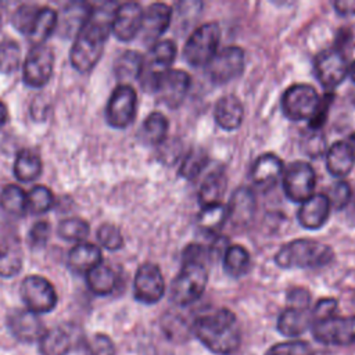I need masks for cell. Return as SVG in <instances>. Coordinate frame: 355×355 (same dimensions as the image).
I'll return each mask as SVG.
<instances>
[{
	"mask_svg": "<svg viewBox=\"0 0 355 355\" xmlns=\"http://www.w3.org/2000/svg\"><path fill=\"white\" fill-rule=\"evenodd\" d=\"M118 6L114 1L93 6L87 22L76 35L71 49V64L76 71L86 73L98 62L104 44L111 33L112 19Z\"/></svg>",
	"mask_w": 355,
	"mask_h": 355,
	"instance_id": "6da1fadb",
	"label": "cell"
},
{
	"mask_svg": "<svg viewBox=\"0 0 355 355\" xmlns=\"http://www.w3.org/2000/svg\"><path fill=\"white\" fill-rule=\"evenodd\" d=\"M193 333L201 344L216 355L236 352L241 341L237 318L226 308L198 315L193 322Z\"/></svg>",
	"mask_w": 355,
	"mask_h": 355,
	"instance_id": "7a4b0ae2",
	"label": "cell"
},
{
	"mask_svg": "<svg viewBox=\"0 0 355 355\" xmlns=\"http://www.w3.org/2000/svg\"><path fill=\"white\" fill-rule=\"evenodd\" d=\"M334 258L333 248L312 239H297L280 247L275 262L283 269L320 268L329 265Z\"/></svg>",
	"mask_w": 355,
	"mask_h": 355,
	"instance_id": "3957f363",
	"label": "cell"
},
{
	"mask_svg": "<svg viewBox=\"0 0 355 355\" xmlns=\"http://www.w3.org/2000/svg\"><path fill=\"white\" fill-rule=\"evenodd\" d=\"M208 272L204 262L183 261L182 268L171 286V298L178 305H190L204 293Z\"/></svg>",
	"mask_w": 355,
	"mask_h": 355,
	"instance_id": "277c9868",
	"label": "cell"
},
{
	"mask_svg": "<svg viewBox=\"0 0 355 355\" xmlns=\"http://www.w3.org/2000/svg\"><path fill=\"white\" fill-rule=\"evenodd\" d=\"M220 28L216 22L200 25L187 39L183 57L191 67H207L218 53Z\"/></svg>",
	"mask_w": 355,
	"mask_h": 355,
	"instance_id": "5b68a950",
	"label": "cell"
},
{
	"mask_svg": "<svg viewBox=\"0 0 355 355\" xmlns=\"http://www.w3.org/2000/svg\"><path fill=\"white\" fill-rule=\"evenodd\" d=\"M176 44L172 40H159L151 46L148 53L143 57L139 80L143 89L154 92L159 79L171 69L176 57Z\"/></svg>",
	"mask_w": 355,
	"mask_h": 355,
	"instance_id": "8992f818",
	"label": "cell"
},
{
	"mask_svg": "<svg viewBox=\"0 0 355 355\" xmlns=\"http://www.w3.org/2000/svg\"><path fill=\"white\" fill-rule=\"evenodd\" d=\"M280 104L284 116L290 121H311L320 104V97L313 86L295 83L286 89Z\"/></svg>",
	"mask_w": 355,
	"mask_h": 355,
	"instance_id": "52a82bcc",
	"label": "cell"
},
{
	"mask_svg": "<svg viewBox=\"0 0 355 355\" xmlns=\"http://www.w3.org/2000/svg\"><path fill=\"white\" fill-rule=\"evenodd\" d=\"M286 197L294 202H304L315 194L316 173L305 161H294L284 168L282 175Z\"/></svg>",
	"mask_w": 355,
	"mask_h": 355,
	"instance_id": "ba28073f",
	"label": "cell"
},
{
	"mask_svg": "<svg viewBox=\"0 0 355 355\" xmlns=\"http://www.w3.org/2000/svg\"><path fill=\"white\" fill-rule=\"evenodd\" d=\"M312 334L324 345H354L355 316H329L312 322Z\"/></svg>",
	"mask_w": 355,
	"mask_h": 355,
	"instance_id": "9c48e42d",
	"label": "cell"
},
{
	"mask_svg": "<svg viewBox=\"0 0 355 355\" xmlns=\"http://www.w3.org/2000/svg\"><path fill=\"white\" fill-rule=\"evenodd\" d=\"M19 294L26 309L33 313L50 312L57 305L55 288L46 277L37 275L26 276L22 280Z\"/></svg>",
	"mask_w": 355,
	"mask_h": 355,
	"instance_id": "30bf717a",
	"label": "cell"
},
{
	"mask_svg": "<svg viewBox=\"0 0 355 355\" xmlns=\"http://www.w3.org/2000/svg\"><path fill=\"white\" fill-rule=\"evenodd\" d=\"M137 108V94L136 90L128 85H118L110 96L105 116L111 126L116 129H123L129 126L135 116Z\"/></svg>",
	"mask_w": 355,
	"mask_h": 355,
	"instance_id": "8fae6325",
	"label": "cell"
},
{
	"mask_svg": "<svg viewBox=\"0 0 355 355\" xmlns=\"http://www.w3.org/2000/svg\"><path fill=\"white\" fill-rule=\"evenodd\" d=\"M54 67V53L46 44L33 46L25 60L22 67L24 82L31 87H43L53 75Z\"/></svg>",
	"mask_w": 355,
	"mask_h": 355,
	"instance_id": "7c38bea8",
	"label": "cell"
},
{
	"mask_svg": "<svg viewBox=\"0 0 355 355\" xmlns=\"http://www.w3.org/2000/svg\"><path fill=\"white\" fill-rule=\"evenodd\" d=\"M349 64L340 49H330L319 53L315 58V72L326 90H333L348 76Z\"/></svg>",
	"mask_w": 355,
	"mask_h": 355,
	"instance_id": "4fadbf2b",
	"label": "cell"
},
{
	"mask_svg": "<svg viewBox=\"0 0 355 355\" xmlns=\"http://www.w3.org/2000/svg\"><path fill=\"white\" fill-rule=\"evenodd\" d=\"M135 298L139 302L151 305L158 302L165 293V282L155 263L146 262L139 266L133 282Z\"/></svg>",
	"mask_w": 355,
	"mask_h": 355,
	"instance_id": "5bb4252c",
	"label": "cell"
},
{
	"mask_svg": "<svg viewBox=\"0 0 355 355\" xmlns=\"http://www.w3.org/2000/svg\"><path fill=\"white\" fill-rule=\"evenodd\" d=\"M209 79L216 85H223L237 78L244 69V51L239 46H229L215 54L207 65Z\"/></svg>",
	"mask_w": 355,
	"mask_h": 355,
	"instance_id": "9a60e30c",
	"label": "cell"
},
{
	"mask_svg": "<svg viewBox=\"0 0 355 355\" xmlns=\"http://www.w3.org/2000/svg\"><path fill=\"white\" fill-rule=\"evenodd\" d=\"M190 75L183 69H169L158 82L154 93L169 108H178L190 89Z\"/></svg>",
	"mask_w": 355,
	"mask_h": 355,
	"instance_id": "2e32d148",
	"label": "cell"
},
{
	"mask_svg": "<svg viewBox=\"0 0 355 355\" xmlns=\"http://www.w3.org/2000/svg\"><path fill=\"white\" fill-rule=\"evenodd\" d=\"M143 12V7L139 3L128 1L119 4L114 14L111 32L122 42L132 40L140 32Z\"/></svg>",
	"mask_w": 355,
	"mask_h": 355,
	"instance_id": "e0dca14e",
	"label": "cell"
},
{
	"mask_svg": "<svg viewBox=\"0 0 355 355\" xmlns=\"http://www.w3.org/2000/svg\"><path fill=\"white\" fill-rule=\"evenodd\" d=\"M7 324L11 334L22 343L39 341L46 331L42 319L29 309H12L7 316Z\"/></svg>",
	"mask_w": 355,
	"mask_h": 355,
	"instance_id": "ac0fdd59",
	"label": "cell"
},
{
	"mask_svg": "<svg viewBox=\"0 0 355 355\" xmlns=\"http://www.w3.org/2000/svg\"><path fill=\"white\" fill-rule=\"evenodd\" d=\"M172 19V8L165 3H153L143 12L141 39L148 44H154L169 28Z\"/></svg>",
	"mask_w": 355,
	"mask_h": 355,
	"instance_id": "d6986e66",
	"label": "cell"
},
{
	"mask_svg": "<svg viewBox=\"0 0 355 355\" xmlns=\"http://www.w3.org/2000/svg\"><path fill=\"white\" fill-rule=\"evenodd\" d=\"M330 209L331 207L327 196L318 193L301 204L297 212V219L302 227L316 230L327 222Z\"/></svg>",
	"mask_w": 355,
	"mask_h": 355,
	"instance_id": "ffe728a7",
	"label": "cell"
},
{
	"mask_svg": "<svg viewBox=\"0 0 355 355\" xmlns=\"http://www.w3.org/2000/svg\"><path fill=\"white\" fill-rule=\"evenodd\" d=\"M284 171L283 161L272 153L257 158L251 168V180L261 190L272 189L282 178Z\"/></svg>",
	"mask_w": 355,
	"mask_h": 355,
	"instance_id": "44dd1931",
	"label": "cell"
},
{
	"mask_svg": "<svg viewBox=\"0 0 355 355\" xmlns=\"http://www.w3.org/2000/svg\"><path fill=\"white\" fill-rule=\"evenodd\" d=\"M92 8L93 6L86 1L68 3L61 11L55 31L64 37L76 36L87 22Z\"/></svg>",
	"mask_w": 355,
	"mask_h": 355,
	"instance_id": "7402d4cb",
	"label": "cell"
},
{
	"mask_svg": "<svg viewBox=\"0 0 355 355\" xmlns=\"http://www.w3.org/2000/svg\"><path fill=\"white\" fill-rule=\"evenodd\" d=\"M214 118L223 130H236L244 118L243 103L234 94L222 96L215 104Z\"/></svg>",
	"mask_w": 355,
	"mask_h": 355,
	"instance_id": "603a6c76",
	"label": "cell"
},
{
	"mask_svg": "<svg viewBox=\"0 0 355 355\" xmlns=\"http://www.w3.org/2000/svg\"><path fill=\"white\" fill-rule=\"evenodd\" d=\"M227 222L233 225L248 223L255 211V196L247 187L237 189L226 205Z\"/></svg>",
	"mask_w": 355,
	"mask_h": 355,
	"instance_id": "cb8c5ba5",
	"label": "cell"
},
{
	"mask_svg": "<svg viewBox=\"0 0 355 355\" xmlns=\"http://www.w3.org/2000/svg\"><path fill=\"white\" fill-rule=\"evenodd\" d=\"M312 324L309 308L287 306L277 319V330L286 337H298Z\"/></svg>",
	"mask_w": 355,
	"mask_h": 355,
	"instance_id": "d4e9b609",
	"label": "cell"
},
{
	"mask_svg": "<svg viewBox=\"0 0 355 355\" xmlns=\"http://www.w3.org/2000/svg\"><path fill=\"white\" fill-rule=\"evenodd\" d=\"M73 344V333L71 327L57 326L44 331L39 340V351L42 355H65Z\"/></svg>",
	"mask_w": 355,
	"mask_h": 355,
	"instance_id": "484cf974",
	"label": "cell"
},
{
	"mask_svg": "<svg viewBox=\"0 0 355 355\" xmlns=\"http://www.w3.org/2000/svg\"><path fill=\"white\" fill-rule=\"evenodd\" d=\"M227 186V179L223 171L215 169L209 172L198 190V202L201 208H208L222 204V198Z\"/></svg>",
	"mask_w": 355,
	"mask_h": 355,
	"instance_id": "4316f807",
	"label": "cell"
},
{
	"mask_svg": "<svg viewBox=\"0 0 355 355\" xmlns=\"http://www.w3.org/2000/svg\"><path fill=\"white\" fill-rule=\"evenodd\" d=\"M101 263V250L92 243H79L68 254V266L75 273H87Z\"/></svg>",
	"mask_w": 355,
	"mask_h": 355,
	"instance_id": "83f0119b",
	"label": "cell"
},
{
	"mask_svg": "<svg viewBox=\"0 0 355 355\" xmlns=\"http://www.w3.org/2000/svg\"><path fill=\"white\" fill-rule=\"evenodd\" d=\"M355 158L345 141H334L326 151V168L334 178L347 176L354 166Z\"/></svg>",
	"mask_w": 355,
	"mask_h": 355,
	"instance_id": "f1b7e54d",
	"label": "cell"
},
{
	"mask_svg": "<svg viewBox=\"0 0 355 355\" xmlns=\"http://www.w3.org/2000/svg\"><path fill=\"white\" fill-rule=\"evenodd\" d=\"M86 282L96 295H108L115 290L118 277L112 268L100 263L86 273Z\"/></svg>",
	"mask_w": 355,
	"mask_h": 355,
	"instance_id": "f546056e",
	"label": "cell"
},
{
	"mask_svg": "<svg viewBox=\"0 0 355 355\" xmlns=\"http://www.w3.org/2000/svg\"><path fill=\"white\" fill-rule=\"evenodd\" d=\"M22 251L14 239L0 243V276L14 277L22 268Z\"/></svg>",
	"mask_w": 355,
	"mask_h": 355,
	"instance_id": "4dcf8cb0",
	"label": "cell"
},
{
	"mask_svg": "<svg viewBox=\"0 0 355 355\" xmlns=\"http://www.w3.org/2000/svg\"><path fill=\"white\" fill-rule=\"evenodd\" d=\"M222 259L225 272L232 277H241L250 270V252L240 244L229 245L223 252Z\"/></svg>",
	"mask_w": 355,
	"mask_h": 355,
	"instance_id": "1f68e13d",
	"label": "cell"
},
{
	"mask_svg": "<svg viewBox=\"0 0 355 355\" xmlns=\"http://www.w3.org/2000/svg\"><path fill=\"white\" fill-rule=\"evenodd\" d=\"M57 21H58V15L51 7L39 8L33 28L28 36L29 40L33 43V46L44 44V42L57 29Z\"/></svg>",
	"mask_w": 355,
	"mask_h": 355,
	"instance_id": "d6a6232c",
	"label": "cell"
},
{
	"mask_svg": "<svg viewBox=\"0 0 355 355\" xmlns=\"http://www.w3.org/2000/svg\"><path fill=\"white\" fill-rule=\"evenodd\" d=\"M42 173V159L32 150H21L14 162V175L21 182H32Z\"/></svg>",
	"mask_w": 355,
	"mask_h": 355,
	"instance_id": "836d02e7",
	"label": "cell"
},
{
	"mask_svg": "<svg viewBox=\"0 0 355 355\" xmlns=\"http://www.w3.org/2000/svg\"><path fill=\"white\" fill-rule=\"evenodd\" d=\"M0 207L14 216H22L28 211V194L17 184H7L0 193Z\"/></svg>",
	"mask_w": 355,
	"mask_h": 355,
	"instance_id": "e575fe53",
	"label": "cell"
},
{
	"mask_svg": "<svg viewBox=\"0 0 355 355\" xmlns=\"http://www.w3.org/2000/svg\"><path fill=\"white\" fill-rule=\"evenodd\" d=\"M168 129H169V122L166 116L157 111L151 112L144 119L141 126L143 140L151 146L161 144L168 135Z\"/></svg>",
	"mask_w": 355,
	"mask_h": 355,
	"instance_id": "d590c367",
	"label": "cell"
},
{
	"mask_svg": "<svg viewBox=\"0 0 355 355\" xmlns=\"http://www.w3.org/2000/svg\"><path fill=\"white\" fill-rule=\"evenodd\" d=\"M143 64V55L135 50L125 51L115 62V73L122 80L139 79Z\"/></svg>",
	"mask_w": 355,
	"mask_h": 355,
	"instance_id": "8d00e7d4",
	"label": "cell"
},
{
	"mask_svg": "<svg viewBox=\"0 0 355 355\" xmlns=\"http://www.w3.org/2000/svg\"><path fill=\"white\" fill-rule=\"evenodd\" d=\"M58 236L67 241H82L89 236L90 226L82 218H67L60 222L57 227Z\"/></svg>",
	"mask_w": 355,
	"mask_h": 355,
	"instance_id": "74e56055",
	"label": "cell"
},
{
	"mask_svg": "<svg viewBox=\"0 0 355 355\" xmlns=\"http://www.w3.org/2000/svg\"><path fill=\"white\" fill-rule=\"evenodd\" d=\"M225 222H227V209L223 204L202 208L198 218V226L205 233L218 232Z\"/></svg>",
	"mask_w": 355,
	"mask_h": 355,
	"instance_id": "f35d334b",
	"label": "cell"
},
{
	"mask_svg": "<svg viewBox=\"0 0 355 355\" xmlns=\"http://www.w3.org/2000/svg\"><path fill=\"white\" fill-rule=\"evenodd\" d=\"M21 64V49L14 40L0 42V72L12 73Z\"/></svg>",
	"mask_w": 355,
	"mask_h": 355,
	"instance_id": "ab89813d",
	"label": "cell"
},
{
	"mask_svg": "<svg viewBox=\"0 0 355 355\" xmlns=\"http://www.w3.org/2000/svg\"><path fill=\"white\" fill-rule=\"evenodd\" d=\"M54 204V196L46 186L37 184L28 193V211L32 214H44Z\"/></svg>",
	"mask_w": 355,
	"mask_h": 355,
	"instance_id": "60d3db41",
	"label": "cell"
},
{
	"mask_svg": "<svg viewBox=\"0 0 355 355\" xmlns=\"http://www.w3.org/2000/svg\"><path fill=\"white\" fill-rule=\"evenodd\" d=\"M39 6L36 4H22L19 6L14 14H12V18H11V22L14 25V28L29 36L32 28H33V24H35V19L37 17V12H39Z\"/></svg>",
	"mask_w": 355,
	"mask_h": 355,
	"instance_id": "b9f144b4",
	"label": "cell"
},
{
	"mask_svg": "<svg viewBox=\"0 0 355 355\" xmlns=\"http://www.w3.org/2000/svg\"><path fill=\"white\" fill-rule=\"evenodd\" d=\"M208 162L207 155L201 150H191L183 159L179 173L187 180H194L202 172Z\"/></svg>",
	"mask_w": 355,
	"mask_h": 355,
	"instance_id": "7bdbcfd3",
	"label": "cell"
},
{
	"mask_svg": "<svg viewBox=\"0 0 355 355\" xmlns=\"http://www.w3.org/2000/svg\"><path fill=\"white\" fill-rule=\"evenodd\" d=\"M97 239L100 244L110 251H116L123 245V236L121 230L111 223H103L97 229Z\"/></svg>",
	"mask_w": 355,
	"mask_h": 355,
	"instance_id": "ee69618b",
	"label": "cell"
},
{
	"mask_svg": "<svg viewBox=\"0 0 355 355\" xmlns=\"http://www.w3.org/2000/svg\"><path fill=\"white\" fill-rule=\"evenodd\" d=\"M265 355H312V348L302 340H290L272 345Z\"/></svg>",
	"mask_w": 355,
	"mask_h": 355,
	"instance_id": "f6af8a7d",
	"label": "cell"
},
{
	"mask_svg": "<svg viewBox=\"0 0 355 355\" xmlns=\"http://www.w3.org/2000/svg\"><path fill=\"white\" fill-rule=\"evenodd\" d=\"M326 196L330 201V207L336 209H343L351 200L349 184L344 180H337L334 184H331L329 194Z\"/></svg>",
	"mask_w": 355,
	"mask_h": 355,
	"instance_id": "bcb514c9",
	"label": "cell"
},
{
	"mask_svg": "<svg viewBox=\"0 0 355 355\" xmlns=\"http://www.w3.org/2000/svg\"><path fill=\"white\" fill-rule=\"evenodd\" d=\"M51 234V226L47 220H39L36 222L28 234V241L31 244V247L39 248V247H44L50 239Z\"/></svg>",
	"mask_w": 355,
	"mask_h": 355,
	"instance_id": "7dc6e473",
	"label": "cell"
},
{
	"mask_svg": "<svg viewBox=\"0 0 355 355\" xmlns=\"http://www.w3.org/2000/svg\"><path fill=\"white\" fill-rule=\"evenodd\" d=\"M87 351L89 355H115L114 343L108 336L104 334H96L87 343Z\"/></svg>",
	"mask_w": 355,
	"mask_h": 355,
	"instance_id": "c3c4849f",
	"label": "cell"
},
{
	"mask_svg": "<svg viewBox=\"0 0 355 355\" xmlns=\"http://www.w3.org/2000/svg\"><path fill=\"white\" fill-rule=\"evenodd\" d=\"M336 311H337V301L334 298H322L316 302L312 311V322L333 316L336 315Z\"/></svg>",
	"mask_w": 355,
	"mask_h": 355,
	"instance_id": "681fc988",
	"label": "cell"
},
{
	"mask_svg": "<svg viewBox=\"0 0 355 355\" xmlns=\"http://www.w3.org/2000/svg\"><path fill=\"white\" fill-rule=\"evenodd\" d=\"M331 98H333V96H330V94H326L323 98H320V104H319L315 115L309 121L311 128L319 129L324 123L326 116H327V111H329V105L331 103Z\"/></svg>",
	"mask_w": 355,
	"mask_h": 355,
	"instance_id": "f907efd6",
	"label": "cell"
},
{
	"mask_svg": "<svg viewBox=\"0 0 355 355\" xmlns=\"http://www.w3.org/2000/svg\"><path fill=\"white\" fill-rule=\"evenodd\" d=\"M288 306H297V308H309L311 295L305 288H293L288 293Z\"/></svg>",
	"mask_w": 355,
	"mask_h": 355,
	"instance_id": "816d5d0a",
	"label": "cell"
},
{
	"mask_svg": "<svg viewBox=\"0 0 355 355\" xmlns=\"http://www.w3.org/2000/svg\"><path fill=\"white\" fill-rule=\"evenodd\" d=\"M334 8L340 15H355V0H340L334 3Z\"/></svg>",
	"mask_w": 355,
	"mask_h": 355,
	"instance_id": "f5cc1de1",
	"label": "cell"
},
{
	"mask_svg": "<svg viewBox=\"0 0 355 355\" xmlns=\"http://www.w3.org/2000/svg\"><path fill=\"white\" fill-rule=\"evenodd\" d=\"M8 119V111H7V107L3 101H0V129L4 126V123L7 122Z\"/></svg>",
	"mask_w": 355,
	"mask_h": 355,
	"instance_id": "db71d44e",
	"label": "cell"
},
{
	"mask_svg": "<svg viewBox=\"0 0 355 355\" xmlns=\"http://www.w3.org/2000/svg\"><path fill=\"white\" fill-rule=\"evenodd\" d=\"M345 144L348 146L349 151L352 153V155H354V158H355V132H354V133H351V135L347 137Z\"/></svg>",
	"mask_w": 355,
	"mask_h": 355,
	"instance_id": "11a10c76",
	"label": "cell"
},
{
	"mask_svg": "<svg viewBox=\"0 0 355 355\" xmlns=\"http://www.w3.org/2000/svg\"><path fill=\"white\" fill-rule=\"evenodd\" d=\"M348 76L351 78V80L355 83V60L349 64V68H348Z\"/></svg>",
	"mask_w": 355,
	"mask_h": 355,
	"instance_id": "9f6ffc18",
	"label": "cell"
},
{
	"mask_svg": "<svg viewBox=\"0 0 355 355\" xmlns=\"http://www.w3.org/2000/svg\"><path fill=\"white\" fill-rule=\"evenodd\" d=\"M352 209H354L352 212H354V216H355V201H354V208H352Z\"/></svg>",
	"mask_w": 355,
	"mask_h": 355,
	"instance_id": "6f0895ef",
	"label": "cell"
},
{
	"mask_svg": "<svg viewBox=\"0 0 355 355\" xmlns=\"http://www.w3.org/2000/svg\"><path fill=\"white\" fill-rule=\"evenodd\" d=\"M0 26H1V17H0Z\"/></svg>",
	"mask_w": 355,
	"mask_h": 355,
	"instance_id": "680465c9",
	"label": "cell"
}]
</instances>
